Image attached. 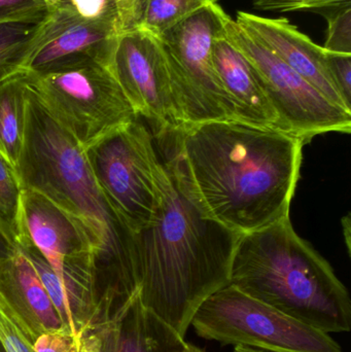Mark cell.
<instances>
[{
	"mask_svg": "<svg viewBox=\"0 0 351 352\" xmlns=\"http://www.w3.org/2000/svg\"><path fill=\"white\" fill-rule=\"evenodd\" d=\"M346 2H351V0H253V3L257 10L266 12L311 10L319 12L326 8H333Z\"/></svg>",
	"mask_w": 351,
	"mask_h": 352,
	"instance_id": "cell-25",
	"label": "cell"
},
{
	"mask_svg": "<svg viewBox=\"0 0 351 352\" xmlns=\"http://www.w3.org/2000/svg\"><path fill=\"white\" fill-rule=\"evenodd\" d=\"M29 93L28 72H18L0 82V154L14 168L24 144Z\"/></svg>",
	"mask_w": 351,
	"mask_h": 352,
	"instance_id": "cell-18",
	"label": "cell"
},
{
	"mask_svg": "<svg viewBox=\"0 0 351 352\" xmlns=\"http://www.w3.org/2000/svg\"><path fill=\"white\" fill-rule=\"evenodd\" d=\"M328 21L324 49L333 53L351 54V2L321 10Z\"/></svg>",
	"mask_w": 351,
	"mask_h": 352,
	"instance_id": "cell-22",
	"label": "cell"
},
{
	"mask_svg": "<svg viewBox=\"0 0 351 352\" xmlns=\"http://www.w3.org/2000/svg\"><path fill=\"white\" fill-rule=\"evenodd\" d=\"M200 338L267 352H343L330 334L249 297L229 283L207 298L192 318Z\"/></svg>",
	"mask_w": 351,
	"mask_h": 352,
	"instance_id": "cell-5",
	"label": "cell"
},
{
	"mask_svg": "<svg viewBox=\"0 0 351 352\" xmlns=\"http://www.w3.org/2000/svg\"><path fill=\"white\" fill-rule=\"evenodd\" d=\"M84 151L111 208L134 233L146 228L158 207L163 167L148 128L134 120Z\"/></svg>",
	"mask_w": 351,
	"mask_h": 352,
	"instance_id": "cell-7",
	"label": "cell"
},
{
	"mask_svg": "<svg viewBox=\"0 0 351 352\" xmlns=\"http://www.w3.org/2000/svg\"><path fill=\"white\" fill-rule=\"evenodd\" d=\"M0 352H5V351H4L3 349V347H2L1 344H0Z\"/></svg>",
	"mask_w": 351,
	"mask_h": 352,
	"instance_id": "cell-34",
	"label": "cell"
},
{
	"mask_svg": "<svg viewBox=\"0 0 351 352\" xmlns=\"http://www.w3.org/2000/svg\"><path fill=\"white\" fill-rule=\"evenodd\" d=\"M18 252V244L10 228L0 221V263L10 258Z\"/></svg>",
	"mask_w": 351,
	"mask_h": 352,
	"instance_id": "cell-29",
	"label": "cell"
},
{
	"mask_svg": "<svg viewBox=\"0 0 351 352\" xmlns=\"http://www.w3.org/2000/svg\"><path fill=\"white\" fill-rule=\"evenodd\" d=\"M328 65L336 86L351 107V54L328 51Z\"/></svg>",
	"mask_w": 351,
	"mask_h": 352,
	"instance_id": "cell-26",
	"label": "cell"
},
{
	"mask_svg": "<svg viewBox=\"0 0 351 352\" xmlns=\"http://www.w3.org/2000/svg\"><path fill=\"white\" fill-rule=\"evenodd\" d=\"M164 136L173 144L166 162L206 217L240 235L290 217L301 138L235 120L183 125Z\"/></svg>",
	"mask_w": 351,
	"mask_h": 352,
	"instance_id": "cell-1",
	"label": "cell"
},
{
	"mask_svg": "<svg viewBox=\"0 0 351 352\" xmlns=\"http://www.w3.org/2000/svg\"><path fill=\"white\" fill-rule=\"evenodd\" d=\"M121 19L107 14L86 18L63 0L52 6L31 39L24 72L43 76L91 63L109 66Z\"/></svg>",
	"mask_w": 351,
	"mask_h": 352,
	"instance_id": "cell-10",
	"label": "cell"
},
{
	"mask_svg": "<svg viewBox=\"0 0 351 352\" xmlns=\"http://www.w3.org/2000/svg\"><path fill=\"white\" fill-rule=\"evenodd\" d=\"M35 341L0 306V344L5 352H35Z\"/></svg>",
	"mask_w": 351,
	"mask_h": 352,
	"instance_id": "cell-24",
	"label": "cell"
},
{
	"mask_svg": "<svg viewBox=\"0 0 351 352\" xmlns=\"http://www.w3.org/2000/svg\"><path fill=\"white\" fill-rule=\"evenodd\" d=\"M23 186L16 168L0 154V221L14 236Z\"/></svg>",
	"mask_w": 351,
	"mask_h": 352,
	"instance_id": "cell-21",
	"label": "cell"
},
{
	"mask_svg": "<svg viewBox=\"0 0 351 352\" xmlns=\"http://www.w3.org/2000/svg\"><path fill=\"white\" fill-rule=\"evenodd\" d=\"M43 1H45V3H47V6H49V8H51L52 6H56V4H57L58 2L60 1V0H43Z\"/></svg>",
	"mask_w": 351,
	"mask_h": 352,
	"instance_id": "cell-33",
	"label": "cell"
},
{
	"mask_svg": "<svg viewBox=\"0 0 351 352\" xmlns=\"http://www.w3.org/2000/svg\"><path fill=\"white\" fill-rule=\"evenodd\" d=\"M14 239L36 248L56 273L72 263L94 262L97 252L94 238L80 221L28 188H23L21 195Z\"/></svg>",
	"mask_w": 351,
	"mask_h": 352,
	"instance_id": "cell-12",
	"label": "cell"
},
{
	"mask_svg": "<svg viewBox=\"0 0 351 352\" xmlns=\"http://www.w3.org/2000/svg\"><path fill=\"white\" fill-rule=\"evenodd\" d=\"M185 352H207L205 349H200V347L196 346V345L191 344L188 342L187 347H185Z\"/></svg>",
	"mask_w": 351,
	"mask_h": 352,
	"instance_id": "cell-32",
	"label": "cell"
},
{
	"mask_svg": "<svg viewBox=\"0 0 351 352\" xmlns=\"http://www.w3.org/2000/svg\"><path fill=\"white\" fill-rule=\"evenodd\" d=\"M28 74L43 107L84 150L138 119L109 66L91 63L43 76Z\"/></svg>",
	"mask_w": 351,
	"mask_h": 352,
	"instance_id": "cell-8",
	"label": "cell"
},
{
	"mask_svg": "<svg viewBox=\"0 0 351 352\" xmlns=\"http://www.w3.org/2000/svg\"><path fill=\"white\" fill-rule=\"evenodd\" d=\"M49 12L43 0H0V24L39 22Z\"/></svg>",
	"mask_w": 351,
	"mask_h": 352,
	"instance_id": "cell-23",
	"label": "cell"
},
{
	"mask_svg": "<svg viewBox=\"0 0 351 352\" xmlns=\"http://www.w3.org/2000/svg\"><path fill=\"white\" fill-rule=\"evenodd\" d=\"M92 331L102 337L106 352H185L188 344L185 337L142 304L139 292Z\"/></svg>",
	"mask_w": 351,
	"mask_h": 352,
	"instance_id": "cell-17",
	"label": "cell"
},
{
	"mask_svg": "<svg viewBox=\"0 0 351 352\" xmlns=\"http://www.w3.org/2000/svg\"><path fill=\"white\" fill-rule=\"evenodd\" d=\"M225 36L255 67L286 133L305 144L328 132L350 133L351 113L328 100L232 18L225 27Z\"/></svg>",
	"mask_w": 351,
	"mask_h": 352,
	"instance_id": "cell-9",
	"label": "cell"
},
{
	"mask_svg": "<svg viewBox=\"0 0 351 352\" xmlns=\"http://www.w3.org/2000/svg\"><path fill=\"white\" fill-rule=\"evenodd\" d=\"M235 22L300 74L328 100L351 113V107L332 78L327 50L313 43L288 19L265 18L251 12H238Z\"/></svg>",
	"mask_w": 351,
	"mask_h": 352,
	"instance_id": "cell-13",
	"label": "cell"
},
{
	"mask_svg": "<svg viewBox=\"0 0 351 352\" xmlns=\"http://www.w3.org/2000/svg\"><path fill=\"white\" fill-rule=\"evenodd\" d=\"M231 16L218 2L158 37L164 47L183 125L235 120L234 107L212 65V47Z\"/></svg>",
	"mask_w": 351,
	"mask_h": 352,
	"instance_id": "cell-6",
	"label": "cell"
},
{
	"mask_svg": "<svg viewBox=\"0 0 351 352\" xmlns=\"http://www.w3.org/2000/svg\"><path fill=\"white\" fill-rule=\"evenodd\" d=\"M109 68L136 116L148 120L159 136L183 126L164 47L158 37L140 30L121 33Z\"/></svg>",
	"mask_w": 351,
	"mask_h": 352,
	"instance_id": "cell-11",
	"label": "cell"
},
{
	"mask_svg": "<svg viewBox=\"0 0 351 352\" xmlns=\"http://www.w3.org/2000/svg\"><path fill=\"white\" fill-rule=\"evenodd\" d=\"M121 16L123 32L133 30L139 0H105Z\"/></svg>",
	"mask_w": 351,
	"mask_h": 352,
	"instance_id": "cell-28",
	"label": "cell"
},
{
	"mask_svg": "<svg viewBox=\"0 0 351 352\" xmlns=\"http://www.w3.org/2000/svg\"><path fill=\"white\" fill-rule=\"evenodd\" d=\"M39 23L41 21L0 24V82L24 72L31 39Z\"/></svg>",
	"mask_w": 351,
	"mask_h": 352,
	"instance_id": "cell-20",
	"label": "cell"
},
{
	"mask_svg": "<svg viewBox=\"0 0 351 352\" xmlns=\"http://www.w3.org/2000/svg\"><path fill=\"white\" fill-rule=\"evenodd\" d=\"M212 65L234 107L237 121L286 132L255 67L225 32L214 41Z\"/></svg>",
	"mask_w": 351,
	"mask_h": 352,
	"instance_id": "cell-15",
	"label": "cell"
},
{
	"mask_svg": "<svg viewBox=\"0 0 351 352\" xmlns=\"http://www.w3.org/2000/svg\"><path fill=\"white\" fill-rule=\"evenodd\" d=\"M32 188L80 221L97 244L95 285L99 299L124 301L138 292L134 232L101 192L80 142L29 93L26 130L16 167Z\"/></svg>",
	"mask_w": 351,
	"mask_h": 352,
	"instance_id": "cell-3",
	"label": "cell"
},
{
	"mask_svg": "<svg viewBox=\"0 0 351 352\" xmlns=\"http://www.w3.org/2000/svg\"><path fill=\"white\" fill-rule=\"evenodd\" d=\"M218 0H139L134 30L160 37L198 10Z\"/></svg>",
	"mask_w": 351,
	"mask_h": 352,
	"instance_id": "cell-19",
	"label": "cell"
},
{
	"mask_svg": "<svg viewBox=\"0 0 351 352\" xmlns=\"http://www.w3.org/2000/svg\"><path fill=\"white\" fill-rule=\"evenodd\" d=\"M16 244L36 270L64 330L82 340L92 331L98 318L94 269L72 267L57 274L36 248L22 242Z\"/></svg>",
	"mask_w": 351,
	"mask_h": 352,
	"instance_id": "cell-14",
	"label": "cell"
},
{
	"mask_svg": "<svg viewBox=\"0 0 351 352\" xmlns=\"http://www.w3.org/2000/svg\"><path fill=\"white\" fill-rule=\"evenodd\" d=\"M230 285L328 334L350 332L348 289L290 217L239 238Z\"/></svg>",
	"mask_w": 351,
	"mask_h": 352,
	"instance_id": "cell-4",
	"label": "cell"
},
{
	"mask_svg": "<svg viewBox=\"0 0 351 352\" xmlns=\"http://www.w3.org/2000/svg\"><path fill=\"white\" fill-rule=\"evenodd\" d=\"M80 340L67 331L43 333L34 343L35 352H80Z\"/></svg>",
	"mask_w": 351,
	"mask_h": 352,
	"instance_id": "cell-27",
	"label": "cell"
},
{
	"mask_svg": "<svg viewBox=\"0 0 351 352\" xmlns=\"http://www.w3.org/2000/svg\"><path fill=\"white\" fill-rule=\"evenodd\" d=\"M0 306L34 341L43 333L63 329L36 270L19 248L0 263Z\"/></svg>",
	"mask_w": 351,
	"mask_h": 352,
	"instance_id": "cell-16",
	"label": "cell"
},
{
	"mask_svg": "<svg viewBox=\"0 0 351 352\" xmlns=\"http://www.w3.org/2000/svg\"><path fill=\"white\" fill-rule=\"evenodd\" d=\"M241 236L206 217L179 173L163 162L154 219L134 233L142 304L185 338L199 306L230 283Z\"/></svg>",
	"mask_w": 351,
	"mask_h": 352,
	"instance_id": "cell-2",
	"label": "cell"
},
{
	"mask_svg": "<svg viewBox=\"0 0 351 352\" xmlns=\"http://www.w3.org/2000/svg\"><path fill=\"white\" fill-rule=\"evenodd\" d=\"M233 352H267L264 351H260V349H251V347L247 346H235L234 351Z\"/></svg>",
	"mask_w": 351,
	"mask_h": 352,
	"instance_id": "cell-31",
	"label": "cell"
},
{
	"mask_svg": "<svg viewBox=\"0 0 351 352\" xmlns=\"http://www.w3.org/2000/svg\"><path fill=\"white\" fill-rule=\"evenodd\" d=\"M80 352H106L100 334L92 331L84 335L80 340Z\"/></svg>",
	"mask_w": 351,
	"mask_h": 352,
	"instance_id": "cell-30",
	"label": "cell"
}]
</instances>
